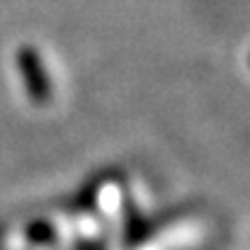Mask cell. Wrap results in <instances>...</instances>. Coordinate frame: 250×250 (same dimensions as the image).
I'll use <instances>...</instances> for the list:
<instances>
[{
  "mask_svg": "<svg viewBox=\"0 0 250 250\" xmlns=\"http://www.w3.org/2000/svg\"><path fill=\"white\" fill-rule=\"evenodd\" d=\"M20 68H22V78H24L29 97L34 102H46L49 95H51V83H49L46 71L42 66V59L32 49H22V54H20Z\"/></svg>",
  "mask_w": 250,
  "mask_h": 250,
  "instance_id": "1",
  "label": "cell"
},
{
  "mask_svg": "<svg viewBox=\"0 0 250 250\" xmlns=\"http://www.w3.org/2000/svg\"><path fill=\"white\" fill-rule=\"evenodd\" d=\"M148 236V226L141 219V214L131 207V202H126V229H124V241L129 248H134L136 243H141Z\"/></svg>",
  "mask_w": 250,
  "mask_h": 250,
  "instance_id": "2",
  "label": "cell"
},
{
  "mask_svg": "<svg viewBox=\"0 0 250 250\" xmlns=\"http://www.w3.org/2000/svg\"><path fill=\"white\" fill-rule=\"evenodd\" d=\"M27 238L37 246H46V243L56 241V229L49 221H32L27 226Z\"/></svg>",
  "mask_w": 250,
  "mask_h": 250,
  "instance_id": "3",
  "label": "cell"
}]
</instances>
